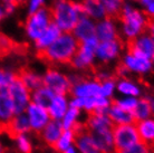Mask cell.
<instances>
[{"instance_id": "obj_1", "label": "cell", "mask_w": 154, "mask_h": 153, "mask_svg": "<svg viewBox=\"0 0 154 153\" xmlns=\"http://www.w3.org/2000/svg\"><path fill=\"white\" fill-rule=\"evenodd\" d=\"M78 46L79 42L72 33H63L46 50L38 53V57L50 64H70Z\"/></svg>"}, {"instance_id": "obj_2", "label": "cell", "mask_w": 154, "mask_h": 153, "mask_svg": "<svg viewBox=\"0 0 154 153\" xmlns=\"http://www.w3.org/2000/svg\"><path fill=\"white\" fill-rule=\"evenodd\" d=\"M51 20L63 33H72L84 16L82 5L72 0H55L50 8Z\"/></svg>"}, {"instance_id": "obj_3", "label": "cell", "mask_w": 154, "mask_h": 153, "mask_svg": "<svg viewBox=\"0 0 154 153\" xmlns=\"http://www.w3.org/2000/svg\"><path fill=\"white\" fill-rule=\"evenodd\" d=\"M121 21L122 34L127 42L144 34L147 29L149 18L143 11L128 4H124L119 18Z\"/></svg>"}, {"instance_id": "obj_4", "label": "cell", "mask_w": 154, "mask_h": 153, "mask_svg": "<svg viewBox=\"0 0 154 153\" xmlns=\"http://www.w3.org/2000/svg\"><path fill=\"white\" fill-rule=\"evenodd\" d=\"M98 42H100L97 40L96 37H93V38L79 42L77 53L75 54L74 58L70 61V65L78 70H87L92 68L94 61L96 59L95 53H96Z\"/></svg>"}, {"instance_id": "obj_5", "label": "cell", "mask_w": 154, "mask_h": 153, "mask_svg": "<svg viewBox=\"0 0 154 153\" xmlns=\"http://www.w3.org/2000/svg\"><path fill=\"white\" fill-rule=\"evenodd\" d=\"M113 141L115 153H122L140 141L135 123L113 127Z\"/></svg>"}, {"instance_id": "obj_6", "label": "cell", "mask_w": 154, "mask_h": 153, "mask_svg": "<svg viewBox=\"0 0 154 153\" xmlns=\"http://www.w3.org/2000/svg\"><path fill=\"white\" fill-rule=\"evenodd\" d=\"M53 23L50 10L42 8L38 11L30 14L25 23L26 34L31 40L36 42L42 36V34L47 29V27Z\"/></svg>"}, {"instance_id": "obj_7", "label": "cell", "mask_w": 154, "mask_h": 153, "mask_svg": "<svg viewBox=\"0 0 154 153\" xmlns=\"http://www.w3.org/2000/svg\"><path fill=\"white\" fill-rule=\"evenodd\" d=\"M42 85L49 88L54 94L68 95L72 89L69 76L55 68L47 69L46 73L42 75Z\"/></svg>"}, {"instance_id": "obj_8", "label": "cell", "mask_w": 154, "mask_h": 153, "mask_svg": "<svg viewBox=\"0 0 154 153\" xmlns=\"http://www.w3.org/2000/svg\"><path fill=\"white\" fill-rule=\"evenodd\" d=\"M7 92L14 103L16 114L25 113L28 105L31 103V92L23 84L18 76L8 86Z\"/></svg>"}, {"instance_id": "obj_9", "label": "cell", "mask_w": 154, "mask_h": 153, "mask_svg": "<svg viewBox=\"0 0 154 153\" xmlns=\"http://www.w3.org/2000/svg\"><path fill=\"white\" fill-rule=\"evenodd\" d=\"M25 114L30 125V131L34 133L39 134L40 131L51 121V117L46 107H42L35 103H30L28 105Z\"/></svg>"}, {"instance_id": "obj_10", "label": "cell", "mask_w": 154, "mask_h": 153, "mask_svg": "<svg viewBox=\"0 0 154 153\" xmlns=\"http://www.w3.org/2000/svg\"><path fill=\"white\" fill-rule=\"evenodd\" d=\"M127 53L135 56L152 59L154 56V38L150 34H142L139 37L127 42Z\"/></svg>"}, {"instance_id": "obj_11", "label": "cell", "mask_w": 154, "mask_h": 153, "mask_svg": "<svg viewBox=\"0 0 154 153\" xmlns=\"http://www.w3.org/2000/svg\"><path fill=\"white\" fill-rule=\"evenodd\" d=\"M70 94L73 97H78V98H91V97L100 96V82L96 80H87V78L79 77L72 85Z\"/></svg>"}, {"instance_id": "obj_12", "label": "cell", "mask_w": 154, "mask_h": 153, "mask_svg": "<svg viewBox=\"0 0 154 153\" xmlns=\"http://www.w3.org/2000/svg\"><path fill=\"white\" fill-rule=\"evenodd\" d=\"M123 44L121 39H114L108 42H100L96 48L95 57L102 63H111L119 57Z\"/></svg>"}, {"instance_id": "obj_13", "label": "cell", "mask_w": 154, "mask_h": 153, "mask_svg": "<svg viewBox=\"0 0 154 153\" xmlns=\"http://www.w3.org/2000/svg\"><path fill=\"white\" fill-rule=\"evenodd\" d=\"M122 64L128 70V73H135L140 74V75H145V74L150 73L153 67L152 59L135 56L130 53H127L124 56Z\"/></svg>"}, {"instance_id": "obj_14", "label": "cell", "mask_w": 154, "mask_h": 153, "mask_svg": "<svg viewBox=\"0 0 154 153\" xmlns=\"http://www.w3.org/2000/svg\"><path fill=\"white\" fill-rule=\"evenodd\" d=\"M84 127L89 133H98L113 130L114 125L108 117L107 113H93L85 119Z\"/></svg>"}, {"instance_id": "obj_15", "label": "cell", "mask_w": 154, "mask_h": 153, "mask_svg": "<svg viewBox=\"0 0 154 153\" xmlns=\"http://www.w3.org/2000/svg\"><path fill=\"white\" fill-rule=\"evenodd\" d=\"M114 20L115 19L106 17L97 21L95 27V37L98 42H108L119 38V31Z\"/></svg>"}, {"instance_id": "obj_16", "label": "cell", "mask_w": 154, "mask_h": 153, "mask_svg": "<svg viewBox=\"0 0 154 153\" xmlns=\"http://www.w3.org/2000/svg\"><path fill=\"white\" fill-rule=\"evenodd\" d=\"M63 132H64V127H63L60 121L51 120L46 126L40 131L39 138L42 141V143L54 148V145L56 144V142L59 139V136L62 135Z\"/></svg>"}, {"instance_id": "obj_17", "label": "cell", "mask_w": 154, "mask_h": 153, "mask_svg": "<svg viewBox=\"0 0 154 153\" xmlns=\"http://www.w3.org/2000/svg\"><path fill=\"white\" fill-rule=\"evenodd\" d=\"M69 97L68 95L55 94L54 98L51 100L49 106L47 107L51 120L60 121L64 117L65 113L69 108Z\"/></svg>"}, {"instance_id": "obj_18", "label": "cell", "mask_w": 154, "mask_h": 153, "mask_svg": "<svg viewBox=\"0 0 154 153\" xmlns=\"http://www.w3.org/2000/svg\"><path fill=\"white\" fill-rule=\"evenodd\" d=\"M95 27H96V23H94V20L83 16L81 19L78 20V23L75 26L74 30L72 31V34L78 42H82L84 40L95 37Z\"/></svg>"}, {"instance_id": "obj_19", "label": "cell", "mask_w": 154, "mask_h": 153, "mask_svg": "<svg viewBox=\"0 0 154 153\" xmlns=\"http://www.w3.org/2000/svg\"><path fill=\"white\" fill-rule=\"evenodd\" d=\"M16 115L15 106L7 89L0 91V125L6 127Z\"/></svg>"}, {"instance_id": "obj_20", "label": "cell", "mask_w": 154, "mask_h": 153, "mask_svg": "<svg viewBox=\"0 0 154 153\" xmlns=\"http://www.w3.org/2000/svg\"><path fill=\"white\" fill-rule=\"evenodd\" d=\"M4 131L10 134L12 138H15L17 135H21V134H29L31 131L26 114L25 113L16 114L14 119L4 129Z\"/></svg>"}, {"instance_id": "obj_21", "label": "cell", "mask_w": 154, "mask_h": 153, "mask_svg": "<svg viewBox=\"0 0 154 153\" xmlns=\"http://www.w3.org/2000/svg\"><path fill=\"white\" fill-rule=\"evenodd\" d=\"M82 114H83V112L81 110L69 106V108L64 115V117L60 120L64 130H72L77 132L81 129H83L85 120H83Z\"/></svg>"}, {"instance_id": "obj_22", "label": "cell", "mask_w": 154, "mask_h": 153, "mask_svg": "<svg viewBox=\"0 0 154 153\" xmlns=\"http://www.w3.org/2000/svg\"><path fill=\"white\" fill-rule=\"evenodd\" d=\"M75 148L79 151V153H98L92 134L85 127L76 132Z\"/></svg>"}, {"instance_id": "obj_23", "label": "cell", "mask_w": 154, "mask_h": 153, "mask_svg": "<svg viewBox=\"0 0 154 153\" xmlns=\"http://www.w3.org/2000/svg\"><path fill=\"white\" fill-rule=\"evenodd\" d=\"M63 34V31L58 28L54 23H51L49 26L47 27V29L42 34L35 42V46L38 50V53H42L44 50H46L48 47L56 42V39Z\"/></svg>"}, {"instance_id": "obj_24", "label": "cell", "mask_w": 154, "mask_h": 153, "mask_svg": "<svg viewBox=\"0 0 154 153\" xmlns=\"http://www.w3.org/2000/svg\"><path fill=\"white\" fill-rule=\"evenodd\" d=\"M107 115L114 126L135 123L133 113H131V112H128V111H125L122 107H119V105L114 104L113 102H112V104H111L109 108H108Z\"/></svg>"}, {"instance_id": "obj_25", "label": "cell", "mask_w": 154, "mask_h": 153, "mask_svg": "<svg viewBox=\"0 0 154 153\" xmlns=\"http://www.w3.org/2000/svg\"><path fill=\"white\" fill-rule=\"evenodd\" d=\"M140 141L145 143L150 148H154V116L135 123Z\"/></svg>"}, {"instance_id": "obj_26", "label": "cell", "mask_w": 154, "mask_h": 153, "mask_svg": "<svg viewBox=\"0 0 154 153\" xmlns=\"http://www.w3.org/2000/svg\"><path fill=\"white\" fill-rule=\"evenodd\" d=\"M116 92L121 96L139 98L142 94V88L136 82L130 80L127 77H123V78L116 80Z\"/></svg>"}, {"instance_id": "obj_27", "label": "cell", "mask_w": 154, "mask_h": 153, "mask_svg": "<svg viewBox=\"0 0 154 153\" xmlns=\"http://www.w3.org/2000/svg\"><path fill=\"white\" fill-rule=\"evenodd\" d=\"M81 5L84 16L91 18L92 20L100 21L107 17L105 9L98 0H83Z\"/></svg>"}, {"instance_id": "obj_28", "label": "cell", "mask_w": 154, "mask_h": 153, "mask_svg": "<svg viewBox=\"0 0 154 153\" xmlns=\"http://www.w3.org/2000/svg\"><path fill=\"white\" fill-rule=\"evenodd\" d=\"M17 76L30 92H34L37 88L42 86V75L38 74L35 70H31L29 68H23L21 70H19Z\"/></svg>"}, {"instance_id": "obj_29", "label": "cell", "mask_w": 154, "mask_h": 153, "mask_svg": "<svg viewBox=\"0 0 154 153\" xmlns=\"http://www.w3.org/2000/svg\"><path fill=\"white\" fill-rule=\"evenodd\" d=\"M55 94L49 88L42 85V87L37 88L36 91L31 92V103H35L37 105H40L42 107H48L49 106L51 100L54 98Z\"/></svg>"}, {"instance_id": "obj_30", "label": "cell", "mask_w": 154, "mask_h": 153, "mask_svg": "<svg viewBox=\"0 0 154 153\" xmlns=\"http://www.w3.org/2000/svg\"><path fill=\"white\" fill-rule=\"evenodd\" d=\"M75 139H76V132L72 130H64L62 135L57 140L56 144L54 145V150L58 153L65 152L66 150L75 145Z\"/></svg>"}, {"instance_id": "obj_31", "label": "cell", "mask_w": 154, "mask_h": 153, "mask_svg": "<svg viewBox=\"0 0 154 153\" xmlns=\"http://www.w3.org/2000/svg\"><path fill=\"white\" fill-rule=\"evenodd\" d=\"M133 116H134L135 123L139 121H143L145 119H149L152 116V111H151L150 102L147 97H140L136 104V107L133 111Z\"/></svg>"}, {"instance_id": "obj_32", "label": "cell", "mask_w": 154, "mask_h": 153, "mask_svg": "<svg viewBox=\"0 0 154 153\" xmlns=\"http://www.w3.org/2000/svg\"><path fill=\"white\" fill-rule=\"evenodd\" d=\"M98 1L105 9L107 17L112 18V19L119 18L124 5L123 0H98Z\"/></svg>"}, {"instance_id": "obj_33", "label": "cell", "mask_w": 154, "mask_h": 153, "mask_svg": "<svg viewBox=\"0 0 154 153\" xmlns=\"http://www.w3.org/2000/svg\"><path fill=\"white\" fill-rule=\"evenodd\" d=\"M14 143L17 153H32L34 143L29 134H21L15 136Z\"/></svg>"}, {"instance_id": "obj_34", "label": "cell", "mask_w": 154, "mask_h": 153, "mask_svg": "<svg viewBox=\"0 0 154 153\" xmlns=\"http://www.w3.org/2000/svg\"><path fill=\"white\" fill-rule=\"evenodd\" d=\"M100 95L112 100L116 93V78L115 77H111L108 80H102L100 82Z\"/></svg>"}, {"instance_id": "obj_35", "label": "cell", "mask_w": 154, "mask_h": 153, "mask_svg": "<svg viewBox=\"0 0 154 153\" xmlns=\"http://www.w3.org/2000/svg\"><path fill=\"white\" fill-rule=\"evenodd\" d=\"M139 98H136V97H128V96H119V97L115 98L112 102L114 104H116V105H119V107H122L125 111L133 113L134 108L136 107V104H137Z\"/></svg>"}, {"instance_id": "obj_36", "label": "cell", "mask_w": 154, "mask_h": 153, "mask_svg": "<svg viewBox=\"0 0 154 153\" xmlns=\"http://www.w3.org/2000/svg\"><path fill=\"white\" fill-rule=\"evenodd\" d=\"M17 78V74L7 70V69L0 68V91L1 89H7L8 86L11 84L12 82Z\"/></svg>"}, {"instance_id": "obj_37", "label": "cell", "mask_w": 154, "mask_h": 153, "mask_svg": "<svg viewBox=\"0 0 154 153\" xmlns=\"http://www.w3.org/2000/svg\"><path fill=\"white\" fill-rule=\"evenodd\" d=\"M16 47L14 42L10 38H8L7 36L0 34V56L8 55L11 50L15 49Z\"/></svg>"}, {"instance_id": "obj_38", "label": "cell", "mask_w": 154, "mask_h": 153, "mask_svg": "<svg viewBox=\"0 0 154 153\" xmlns=\"http://www.w3.org/2000/svg\"><path fill=\"white\" fill-rule=\"evenodd\" d=\"M122 153H152V148L146 145L145 143L139 141L136 144L132 145L130 149H127L126 151Z\"/></svg>"}, {"instance_id": "obj_39", "label": "cell", "mask_w": 154, "mask_h": 153, "mask_svg": "<svg viewBox=\"0 0 154 153\" xmlns=\"http://www.w3.org/2000/svg\"><path fill=\"white\" fill-rule=\"evenodd\" d=\"M45 0H28V12L29 15L44 8Z\"/></svg>"}, {"instance_id": "obj_40", "label": "cell", "mask_w": 154, "mask_h": 153, "mask_svg": "<svg viewBox=\"0 0 154 153\" xmlns=\"http://www.w3.org/2000/svg\"><path fill=\"white\" fill-rule=\"evenodd\" d=\"M145 7V10H144V14L147 16L149 19H154V0L151 1L150 4H147Z\"/></svg>"}, {"instance_id": "obj_41", "label": "cell", "mask_w": 154, "mask_h": 153, "mask_svg": "<svg viewBox=\"0 0 154 153\" xmlns=\"http://www.w3.org/2000/svg\"><path fill=\"white\" fill-rule=\"evenodd\" d=\"M1 2H4V4H7V5H14V6H18V5L23 4L25 0H0Z\"/></svg>"}, {"instance_id": "obj_42", "label": "cell", "mask_w": 154, "mask_h": 153, "mask_svg": "<svg viewBox=\"0 0 154 153\" xmlns=\"http://www.w3.org/2000/svg\"><path fill=\"white\" fill-rule=\"evenodd\" d=\"M147 30L149 34L154 38V19H149V25H147Z\"/></svg>"}, {"instance_id": "obj_43", "label": "cell", "mask_w": 154, "mask_h": 153, "mask_svg": "<svg viewBox=\"0 0 154 153\" xmlns=\"http://www.w3.org/2000/svg\"><path fill=\"white\" fill-rule=\"evenodd\" d=\"M7 16V11H6V7H5V4L0 1V20H2Z\"/></svg>"}, {"instance_id": "obj_44", "label": "cell", "mask_w": 154, "mask_h": 153, "mask_svg": "<svg viewBox=\"0 0 154 153\" xmlns=\"http://www.w3.org/2000/svg\"><path fill=\"white\" fill-rule=\"evenodd\" d=\"M147 98H149V102H150L151 111H152V116H154V96H151V97H147Z\"/></svg>"}, {"instance_id": "obj_45", "label": "cell", "mask_w": 154, "mask_h": 153, "mask_svg": "<svg viewBox=\"0 0 154 153\" xmlns=\"http://www.w3.org/2000/svg\"><path fill=\"white\" fill-rule=\"evenodd\" d=\"M63 153H79V151L75 148V145L72 146V148H69L68 150H66L65 152H63Z\"/></svg>"}, {"instance_id": "obj_46", "label": "cell", "mask_w": 154, "mask_h": 153, "mask_svg": "<svg viewBox=\"0 0 154 153\" xmlns=\"http://www.w3.org/2000/svg\"><path fill=\"white\" fill-rule=\"evenodd\" d=\"M0 153H6V146L2 144L1 141H0Z\"/></svg>"}, {"instance_id": "obj_47", "label": "cell", "mask_w": 154, "mask_h": 153, "mask_svg": "<svg viewBox=\"0 0 154 153\" xmlns=\"http://www.w3.org/2000/svg\"><path fill=\"white\" fill-rule=\"evenodd\" d=\"M151 1H153V0H142V1H141V4H142L143 6H146L147 4H150Z\"/></svg>"}, {"instance_id": "obj_48", "label": "cell", "mask_w": 154, "mask_h": 153, "mask_svg": "<svg viewBox=\"0 0 154 153\" xmlns=\"http://www.w3.org/2000/svg\"><path fill=\"white\" fill-rule=\"evenodd\" d=\"M2 132H4V127H2L1 125H0V134L2 133Z\"/></svg>"}, {"instance_id": "obj_49", "label": "cell", "mask_w": 154, "mask_h": 153, "mask_svg": "<svg viewBox=\"0 0 154 153\" xmlns=\"http://www.w3.org/2000/svg\"><path fill=\"white\" fill-rule=\"evenodd\" d=\"M152 63H153V64H154V56H153V57H152Z\"/></svg>"}, {"instance_id": "obj_50", "label": "cell", "mask_w": 154, "mask_h": 153, "mask_svg": "<svg viewBox=\"0 0 154 153\" xmlns=\"http://www.w3.org/2000/svg\"><path fill=\"white\" fill-rule=\"evenodd\" d=\"M134 1H142V0H134Z\"/></svg>"}]
</instances>
